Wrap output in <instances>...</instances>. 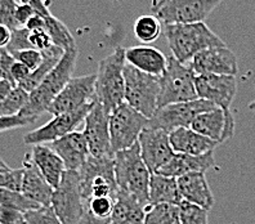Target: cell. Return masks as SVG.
Here are the masks:
<instances>
[{
	"instance_id": "6da1fadb",
	"label": "cell",
	"mask_w": 255,
	"mask_h": 224,
	"mask_svg": "<svg viewBox=\"0 0 255 224\" xmlns=\"http://www.w3.org/2000/svg\"><path fill=\"white\" fill-rule=\"evenodd\" d=\"M78 59V48L65 50L62 58L54 66L52 71L45 76L40 85L28 96L26 106L18 113V117L34 122L44 112L48 111L50 103L62 92L72 78L75 65Z\"/></svg>"
},
{
	"instance_id": "7a4b0ae2",
	"label": "cell",
	"mask_w": 255,
	"mask_h": 224,
	"mask_svg": "<svg viewBox=\"0 0 255 224\" xmlns=\"http://www.w3.org/2000/svg\"><path fill=\"white\" fill-rule=\"evenodd\" d=\"M162 31L173 54L171 57L183 65H188L193 57L202 50L226 45L221 37L205 25V22L165 25Z\"/></svg>"
},
{
	"instance_id": "3957f363",
	"label": "cell",
	"mask_w": 255,
	"mask_h": 224,
	"mask_svg": "<svg viewBox=\"0 0 255 224\" xmlns=\"http://www.w3.org/2000/svg\"><path fill=\"white\" fill-rule=\"evenodd\" d=\"M114 171L119 191L133 196L148 210V186L151 173L142 160L138 142L130 148L115 153Z\"/></svg>"
},
{
	"instance_id": "277c9868",
	"label": "cell",
	"mask_w": 255,
	"mask_h": 224,
	"mask_svg": "<svg viewBox=\"0 0 255 224\" xmlns=\"http://www.w3.org/2000/svg\"><path fill=\"white\" fill-rule=\"evenodd\" d=\"M125 49L118 47L102 59L96 74V101L109 113L125 102Z\"/></svg>"
},
{
	"instance_id": "5b68a950",
	"label": "cell",
	"mask_w": 255,
	"mask_h": 224,
	"mask_svg": "<svg viewBox=\"0 0 255 224\" xmlns=\"http://www.w3.org/2000/svg\"><path fill=\"white\" fill-rule=\"evenodd\" d=\"M125 102L144 117L149 118L157 110L160 96V78L144 74L125 63Z\"/></svg>"
},
{
	"instance_id": "8992f818",
	"label": "cell",
	"mask_w": 255,
	"mask_h": 224,
	"mask_svg": "<svg viewBox=\"0 0 255 224\" xmlns=\"http://www.w3.org/2000/svg\"><path fill=\"white\" fill-rule=\"evenodd\" d=\"M81 199L116 197L118 184L114 171V157H92L78 171Z\"/></svg>"
},
{
	"instance_id": "52a82bcc",
	"label": "cell",
	"mask_w": 255,
	"mask_h": 224,
	"mask_svg": "<svg viewBox=\"0 0 255 224\" xmlns=\"http://www.w3.org/2000/svg\"><path fill=\"white\" fill-rule=\"evenodd\" d=\"M223 0H153L152 16L162 25L204 22Z\"/></svg>"
},
{
	"instance_id": "ba28073f",
	"label": "cell",
	"mask_w": 255,
	"mask_h": 224,
	"mask_svg": "<svg viewBox=\"0 0 255 224\" xmlns=\"http://www.w3.org/2000/svg\"><path fill=\"white\" fill-rule=\"evenodd\" d=\"M195 76L188 65L178 62L173 57L168 58V67L160 78V96L157 109L173 103L199 100L195 87Z\"/></svg>"
},
{
	"instance_id": "9c48e42d",
	"label": "cell",
	"mask_w": 255,
	"mask_h": 224,
	"mask_svg": "<svg viewBox=\"0 0 255 224\" xmlns=\"http://www.w3.org/2000/svg\"><path fill=\"white\" fill-rule=\"evenodd\" d=\"M147 124L148 118L131 109L127 102L116 107L110 113V139L114 153L130 148L137 143Z\"/></svg>"
},
{
	"instance_id": "30bf717a",
	"label": "cell",
	"mask_w": 255,
	"mask_h": 224,
	"mask_svg": "<svg viewBox=\"0 0 255 224\" xmlns=\"http://www.w3.org/2000/svg\"><path fill=\"white\" fill-rule=\"evenodd\" d=\"M50 206L61 224H80L84 205L80 193L78 171H65L62 181L52 196Z\"/></svg>"
},
{
	"instance_id": "8fae6325",
	"label": "cell",
	"mask_w": 255,
	"mask_h": 224,
	"mask_svg": "<svg viewBox=\"0 0 255 224\" xmlns=\"http://www.w3.org/2000/svg\"><path fill=\"white\" fill-rule=\"evenodd\" d=\"M214 107L217 106L200 98L190 102L173 103L156 110L155 113L148 118L147 126L161 129L168 134L175 129L191 128V124L197 115Z\"/></svg>"
},
{
	"instance_id": "7c38bea8",
	"label": "cell",
	"mask_w": 255,
	"mask_h": 224,
	"mask_svg": "<svg viewBox=\"0 0 255 224\" xmlns=\"http://www.w3.org/2000/svg\"><path fill=\"white\" fill-rule=\"evenodd\" d=\"M96 74L71 78L62 92L50 103L47 112L53 116L72 112L96 101Z\"/></svg>"
},
{
	"instance_id": "4fadbf2b",
	"label": "cell",
	"mask_w": 255,
	"mask_h": 224,
	"mask_svg": "<svg viewBox=\"0 0 255 224\" xmlns=\"http://www.w3.org/2000/svg\"><path fill=\"white\" fill-rule=\"evenodd\" d=\"M84 121L83 134L92 157H114L115 153L110 139V113L105 107L96 101Z\"/></svg>"
},
{
	"instance_id": "5bb4252c",
	"label": "cell",
	"mask_w": 255,
	"mask_h": 224,
	"mask_svg": "<svg viewBox=\"0 0 255 224\" xmlns=\"http://www.w3.org/2000/svg\"><path fill=\"white\" fill-rule=\"evenodd\" d=\"M94 102L96 101H93L87 106L76 110V111L66 112V113L54 116L49 122L26 134L23 137V142L26 144H32V146H35V144H45L47 142L52 143L54 140L72 133L81 121H84L87 115L93 107Z\"/></svg>"
},
{
	"instance_id": "9a60e30c",
	"label": "cell",
	"mask_w": 255,
	"mask_h": 224,
	"mask_svg": "<svg viewBox=\"0 0 255 224\" xmlns=\"http://www.w3.org/2000/svg\"><path fill=\"white\" fill-rule=\"evenodd\" d=\"M195 87L200 100L221 109H230L236 96L237 81L232 75H196Z\"/></svg>"
},
{
	"instance_id": "2e32d148",
	"label": "cell",
	"mask_w": 255,
	"mask_h": 224,
	"mask_svg": "<svg viewBox=\"0 0 255 224\" xmlns=\"http://www.w3.org/2000/svg\"><path fill=\"white\" fill-rule=\"evenodd\" d=\"M138 144L142 160L151 174L156 173L174 155L169 142V134L161 129L144 128L138 138Z\"/></svg>"
},
{
	"instance_id": "e0dca14e",
	"label": "cell",
	"mask_w": 255,
	"mask_h": 224,
	"mask_svg": "<svg viewBox=\"0 0 255 224\" xmlns=\"http://www.w3.org/2000/svg\"><path fill=\"white\" fill-rule=\"evenodd\" d=\"M195 75H232L239 72L237 58L227 45L202 50L188 63Z\"/></svg>"
},
{
	"instance_id": "ac0fdd59",
	"label": "cell",
	"mask_w": 255,
	"mask_h": 224,
	"mask_svg": "<svg viewBox=\"0 0 255 224\" xmlns=\"http://www.w3.org/2000/svg\"><path fill=\"white\" fill-rule=\"evenodd\" d=\"M191 129L215 143H223L224 140L234 137L235 120L230 109L214 107L196 116L191 124Z\"/></svg>"
},
{
	"instance_id": "d6986e66",
	"label": "cell",
	"mask_w": 255,
	"mask_h": 224,
	"mask_svg": "<svg viewBox=\"0 0 255 224\" xmlns=\"http://www.w3.org/2000/svg\"><path fill=\"white\" fill-rule=\"evenodd\" d=\"M50 148L61 157L66 171H79L89 159V148L83 131H72L50 143Z\"/></svg>"
},
{
	"instance_id": "ffe728a7",
	"label": "cell",
	"mask_w": 255,
	"mask_h": 224,
	"mask_svg": "<svg viewBox=\"0 0 255 224\" xmlns=\"http://www.w3.org/2000/svg\"><path fill=\"white\" fill-rule=\"evenodd\" d=\"M217 166L214 159V151L199 156L183 155V153H174L165 165H162L157 174L165 175L169 178H175L188 174V173H205L209 169Z\"/></svg>"
},
{
	"instance_id": "44dd1931",
	"label": "cell",
	"mask_w": 255,
	"mask_h": 224,
	"mask_svg": "<svg viewBox=\"0 0 255 224\" xmlns=\"http://www.w3.org/2000/svg\"><path fill=\"white\" fill-rule=\"evenodd\" d=\"M23 179L21 193L40 206H50L54 190L48 183L39 169L34 165L28 153L23 159Z\"/></svg>"
},
{
	"instance_id": "7402d4cb",
	"label": "cell",
	"mask_w": 255,
	"mask_h": 224,
	"mask_svg": "<svg viewBox=\"0 0 255 224\" xmlns=\"http://www.w3.org/2000/svg\"><path fill=\"white\" fill-rule=\"evenodd\" d=\"M177 182L183 201L206 210H210L214 206V196L206 181L205 173H188L178 178Z\"/></svg>"
},
{
	"instance_id": "603a6c76",
	"label": "cell",
	"mask_w": 255,
	"mask_h": 224,
	"mask_svg": "<svg viewBox=\"0 0 255 224\" xmlns=\"http://www.w3.org/2000/svg\"><path fill=\"white\" fill-rule=\"evenodd\" d=\"M125 61L144 74L161 78L168 67V58L161 50L149 45H139L125 49Z\"/></svg>"
},
{
	"instance_id": "cb8c5ba5",
	"label": "cell",
	"mask_w": 255,
	"mask_h": 224,
	"mask_svg": "<svg viewBox=\"0 0 255 224\" xmlns=\"http://www.w3.org/2000/svg\"><path fill=\"white\" fill-rule=\"evenodd\" d=\"M28 156L34 165L39 169L44 179L52 186L53 190H56L66 171L65 164L61 157L47 144H35Z\"/></svg>"
},
{
	"instance_id": "d4e9b609",
	"label": "cell",
	"mask_w": 255,
	"mask_h": 224,
	"mask_svg": "<svg viewBox=\"0 0 255 224\" xmlns=\"http://www.w3.org/2000/svg\"><path fill=\"white\" fill-rule=\"evenodd\" d=\"M169 142L174 153L199 156L214 151V140L204 137L191 128H179L169 133Z\"/></svg>"
},
{
	"instance_id": "484cf974",
	"label": "cell",
	"mask_w": 255,
	"mask_h": 224,
	"mask_svg": "<svg viewBox=\"0 0 255 224\" xmlns=\"http://www.w3.org/2000/svg\"><path fill=\"white\" fill-rule=\"evenodd\" d=\"M147 209L133 196L118 190L109 224H144Z\"/></svg>"
},
{
	"instance_id": "4316f807",
	"label": "cell",
	"mask_w": 255,
	"mask_h": 224,
	"mask_svg": "<svg viewBox=\"0 0 255 224\" xmlns=\"http://www.w3.org/2000/svg\"><path fill=\"white\" fill-rule=\"evenodd\" d=\"M183 200L179 193L178 182L175 178H169L165 175L152 173L149 178L148 186V203L149 206L169 204L179 205Z\"/></svg>"
},
{
	"instance_id": "83f0119b",
	"label": "cell",
	"mask_w": 255,
	"mask_h": 224,
	"mask_svg": "<svg viewBox=\"0 0 255 224\" xmlns=\"http://www.w3.org/2000/svg\"><path fill=\"white\" fill-rule=\"evenodd\" d=\"M43 53V62L41 65L37 67L36 70L30 72L27 78L22 81L18 87H21L23 91H26L27 93H31L34 89H36L39 85H40L41 81L45 79L48 74L52 71L54 66L59 62V59L62 58L65 50L62 48L56 47V45H52L50 48H48L47 50L41 52Z\"/></svg>"
},
{
	"instance_id": "f1b7e54d",
	"label": "cell",
	"mask_w": 255,
	"mask_h": 224,
	"mask_svg": "<svg viewBox=\"0 0 255 224\" xmlns=\"http://www.w3.org/2000/svg\"><path fill=\"white\" fill-rule=\"evenodd\" d=\"M44 31L49 35L52 39V43L56 47L62 48L63 50H69L72 48H76L74 36L71 35L67 26L62 21H59L53 14L49 17H45V28Z\"/></svg>"
},
{
	"instance_id": "f546056e",
	"label": "cell",
	"mask_w": 255,
	"mask_h": 224,
	"mask_svg": "<svg viewBox=\"0 0 255 224\" xmlns=\"http://www.w3.org/2000/svg\"><path fill=\"white\" fill-rule=\"evenodd\" d=\"M162 31V23L152 14H144L134 22V35L144 44H151L159 39Z\"/></svg>"
},
{
	"instance_id": "4dcf8cb0",
	"label": "cell",
	"mask_w": 255,
	"mask_h": 224,
	"mask_svg": "<svg viewBox=\"0 0 255 224\" xmlns=\"http://www.w3.org/2000/svg\"><path fill=\"white\" fill-rule=\"evenodd\" d=\"M144 224H182L179 219V209L177 205H161L149 206L146 212Z\"/></svg>"
},
{
	"instance_id": "1f68e13d",
	"label": "cell",
	"mask_w": 255,
	"mask_h": 224,
	"mask_svg": "<svg viewBox=\"0 0 255 224\" xmlns=\"http://www.w3.org/2000/svg\"><path fill=\"white\" fill-rule=\"evenodd\" d=\"M0 206L6 210H12L21 214H25L28 210L40 208V205L28 200L21 192H14V191L4 190V188H0Z\"/></svg>"
},
{
	"instance_id": "d6a6232c",
	"label": "cell",
	"mask_w": 255,
	"mask_h": 224,
	"mask_svg": "<svg viewBox=\"0 0 255 224\" xmlns=\"http://www.w3.org/2000/svg\"><path fill=\"white\" fill-rule=\"evenodd\" d=\"M28 96L26 91L21 87L13 88V91L0 102V117H13L18 116L22 109L26 106L28 101Z\"/></svg>"
},
{
	"instance_id": "836d02e7",
	"label": "cell",
	"mask_w": 255,
	"mask_h": 224,
	"mask_svg": "<svg viewBox=\"0 0 255 224\" xmlns=\"http://www.w3.org/2000/svg\"><path fill=\"white\" fill-rule=\"evenodd\" d=\"M178 209H179V219L182 224H209V210L206 209L200 208L187 201H182L178 205Z\"/></svg>"
},
{
	"instance_id": "e575fe53",
	"label": "cell",
	"mask_w": 255,
	"mask_h": 224,
	"mask_svg": "<svg viewBox=\"0 0 255 224\" xmlns=\"http://www.w3.org/2000/svg\"><path fill=\"white\" fill-rule=\"evenodd\" d=\"M23 222L25 224H61L52 206H40L28 210L23 214Z\"/></svg>"
},
{
	"instance_id": "d590c367",
	"label": "cell",
	"mask_w": 255,
	"mask_h": 224,
	"mask_svg": "<svg viewBox=\"0 0 255 224\" xmlns=\"http://www.w3.org/2000/svg\"><path fill=\"white\" fill-rule=\"evenodd\" d=\"M25 49H34L30 44V31L26 27L17 28L12 31V37L5 50L9 54Z\"/></svg>"
},
{
	"instance_id": "8d00e7d4",
	"label": "cell",
	"mask_w": 255,
	"mask_h": 224,
	"mask_svg": "<svg viewBox=\"0 0 255 224\" xmlns=\"http://www.w3.org/2000/svg\"><path fill=\"white\" fill-rule=\"evenodd\" d=\"M18 4L14 0H0V25L10 30L21 28L16 21V9Z\"/></svg>"
},
{
	"instance_id": "74e56055",
	"label": "cell",
	"mask_w": 255,
	"mask_h": 224,
	"mask_svg": "<svg viewBox=\"0 0 255 224\" xmlns=\"http://www.w3.org/2000/svg\"><path fill=\"white\" fill-rule=\"evenodd\" d=\"M23 169H10L9 171L0 173V188L21 192Z\"/></svg>"
},
{
	"instance_id": "f35d334b",
	"label": "cell",
	"mask_w": 255,
	"mask_h": 224,
	"mask_svg": "<svg viewBox=\"0 0 255 224\" xmlns=\"http://www.w3.org/2000/svg\"><path fill=\"white\" fill-rule=\"evenodd\" d=\"M10 56L13 58L21 62L22 65H25L30 71L36 70L39 66L43 62V53L36 49H25L19 50V52H14Z\"/></svg>"
},
{
	"instance_id": "ab89813d",
	"label": "cell",
	"mask_w": 255,
	"mask_h": 224,
	"mask_svg": "<svg viewBox=\"0 0 255 224\" xmlns=\"http://www.w3.org/2000/svg\"><path fill=\"white\" fill-rule=\"evenodd\" d=\"M30 44H31V47L34 49L39 50V52H44V50H47L48 48L53 45L52 39L44 30L30 32Z\"/></svg>"
},
{
	"instance_id": "60d3db41",
	"label": "cell",
	"mask_w": 255,
	"mask_h": 224,
	"mask_svg": "<svg viewBox=\"0 0 255 224\" xmlns=\"http://www.w3.org/2000/svg\"><path fill=\"white\" fill-rule=\"evenodd\" d=\"M30 70L26 67L25 65H22L21 62L16 61V62L12 65V69H10V78H12V83L14 87H18L22 81L25 80L30 75Z\"/></svg>"
},
{
	"instance_id": "b9f144b4",
	"label": "cell",
	"mask_w": 255,
	"mask_h": 224,
	"mask_svg": "<svg viewBox=\"0 0 255 224\" xmlns=\"http://www.w3.org/2000/svg\"><path fill=\"white\" fill-rule=\"evenodd\" d=\"M28 124H30V121L25 120V118L18 117V116H13V117H0V133L12 130V129L21 128V126H25V125Z\"/></svg>"
},
{
	"instance_id": "7bdbcfd3",
	"label": "cell",
	"mask_w": 255,
	"mask_h": 224,
	"mask_svg": "<svg viewBox=\"0 0 255 224\" xmlns=\"http://www.w3.org/2000/svg\"><path fill=\"white\" fill-rule=\"evenodd\" d=\"M34 14L35 12L30 4H18L16 9V21L17 23H18L19 27H25L26 23L30 21V18H31Z\"/></svg>"
},
{
	"instance_id": "ee69618b",
	"label": "cell",
	"mask_w": 255,
	"mask_h": 224,
	"mask_svg": "<svg viewBox=\"0 0 255 224\" xmlns=\"http://www.w3.org/2000/svg\"><path fill=\"white\" fill-rule=\"evenodd\" d=\"M28 4L32 6L35 14H37V16H41L44 17V18H45V17L52 16V13L49 12L47 4H45L44 0H30Z\"/></svg>"
},
{
	"instance_id": "f6af8a7d",
	"label": "cell",
	"mask_w": 255,
	"mask_h": 224,
	"mask_svg": "<svg viewBox=\"0 0 255 224\" xmlns=\"http://www.w3.org/2000/svg\"><path fill=\"white\" fill-rule=\"evenodd\" d=\"M28 31H40V30H44L45 28V18L41 16H37V14H34V16L30 18V21L26 23L25 26Z\"/></svg>"
},
{
	"instance_id": "bcb514c9",
	"label": "cell",
	"mask_w": 255,
	"mask_h": 224,
	"mask_svg": "<svg viewBox=\"0 0 255 224\" xmlns=\"http://www.w3.org/2000/svg\"><path fill=\"white\" fill-rule=\"evenodd\" d=\"M10 37H12V30L6 27V26L0 25V52L8 47Z\"/></svg>"
},
{
	"instance_id": "7dc6e473",
	"label": "cell",
	"mask_w": 255,
	"mask_h": 224,
	"mask_svg": "<svg viewBox=\"0 0 255 224\" xmlns=\"http://www.w3.org/2000/svg\"><path fill=\"white\" fill-rule=\"evenodd\" d=\"M13 88H16L10 81L5 80V79H0V102L8 97V94L13 91Z\"/></svg>"
},
{
	"instance_id": "c3c4849f",
	"label": "cell",
	"mask_w": 255,
	"mask_h": 224,
	"mask_svg": "<svg viewBox=\"0 0 255 224\" xmlns=\"http://www.w3.org/2000/svg\"><path fill=\"white\" fill-rule=\"evenodd\" d=\"M10 169H12V168H9V165H8V164H6V162L3 160V157L0 156V173H4V171H9Z\"/></svg>"
},
{
	"instance_id": "681fc988",
	"label": "cell",
	"mask_w": 255,
	"mask_h": 224,
	"mask_svg": "<svg viewBox=\"0 0 255 224\" xmlns=\"http://www.w3.org/2000/svg\"><path fill=\"white\" fill-rule=\"evenodd\" d=\"M249 109L252 110V111H255V100L253 101L252 103H250V105H249Z\"/></svg>"
},
{
	"instance_id": "f907efd6",
	"label": "cell",
	"mask_w": 255,
	"mask_h": 224,
	"mask_svg": "<svg viewBox=\"0 0 255 224\" xmlns=\"http://www.w3.org/2000/svg\"><path fill=\"white\" fill-rule=\"evenodd\" d=\"M4 210H5V209H3V208H1V206H0V222H1V219H3Z\"/></svg>"
},
{
	"instance_id": "816d5d0a",
	"label": "cell",
	"mask_w": 255,
	"mask_h": 224,
	"mask_svg": "<svg viewBox=\"0 0 255 224\" xmlns=\"http://www.w3.org/2000/svg\"><path fill=\"white\" fill-rule=\"evenodd\" d=\"M28 1H30V0H21V4H26L28 3Z\"/></svg>"
},
{
	"instance_id": "f5cc1de1",
	"label": "cell",
	"mask_w": 255,
	"mask_h": 224,
	"mask_svg": "<svg viewBox=\"0 0 255 224\" xmlns=\"http://www.w3.org/2000/svg\"><path fill=\"white\" fill-rule=\"evenodd\" d=\"M114 1H115V3H120L122 0H114Z\"/></svg>"
},
{
	"instance_id": "db71d44e",
	"label": "cell",
	"mask_w": 255,
	"mask_h": 224,
	"mask_svg": "<svg viewBox=\"0 0 255 224\" xmlns=\"http://www.w3.org/2000/svg\"><path fill=\"white\" fill-rule=\"evenodd\" d=\"M0 79H1V78H0Z\"/></svg>"
}]
</instances>
